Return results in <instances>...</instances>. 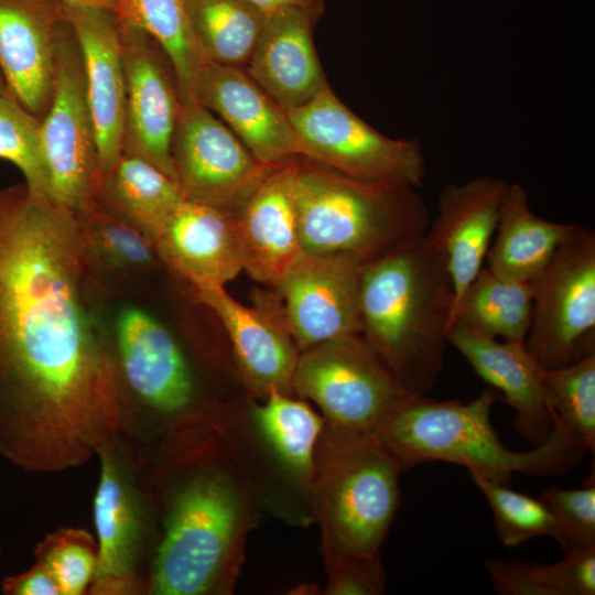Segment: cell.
I'll return each instance as SVG.
<instances>
[{"label":"cell","mask_w":595,"mask_h":595,"mask_svg":"<svg viewBox=\"0 0 595 595\" xmlns=\"http://www.w3.org/2000/svg\"><path fill=\"white\" fill-rule=\"evenodd\" d=\"M91 274L75 212L25 183L0 191V455L24 470L78 467L122 423Z\"/></svg>","instance_id":"6da1fadb"},{"label":"cell","mask_w":595,"mask_h":595,"mask_svg":"<svg viewBox=\"0 0 595 595\" xmlns=\"http://www.w3.org/2000/svg\"><path fill=\"white\" fill-rule=\"evenodd\" d=\"M453 305L446 258L425 234L363 267L361 335L412 393L442 371Z\"/></svg>","instance_id":"7a4b0ae2"},{"label":"cell","mask_w":595,"mask_h":595,"mask_svg":"<svg viewBox=\"0 0 595 595\" xmlns=\"http://www.w3.org/2000/svg\"><path fill=\"white\" fill-rule=\"evenodd\" d=\"M497 400L500 394L490 388L467 403L414 394L390 418L379 439L402 469L440 461L504 484H509L513 473L558 476L584 456L586 451L554 418L549 436L533 450L506 447L490 422Z\"/></svg>","instance_id":"3957f363"},{"label":"cell","mask_w":595,"mask_h":595,"mask_svg":"<svg viewBox=\"0 0 595 595\" xmlns=\"http://www.w3.org/2000/svg\"><path fill=\"white\" fill-rule=\"evenodd\" d=\"M294 201L304 253L347 252L365 263L424 235L428 206L415 187L350 178L299 158Z\"/></svg>","instance_id":"277c9868"},{"label":"cell","mask_w":595,"mask_h":595,"mask_svg":"<svg viewBox=\"0 0 595 595\" xmlns=\"http://www.w3.org/2000/svg\"><path fill=\"white\" fill-rule=\"evenodd\" d=\"M313 476L331 560L376 555L397 513L399 461L374 435L327 425Z\"/></svg>","instance_id":"5b68a950"},{"label":"cell","mask_w":595,"mask_h":595,"mask_svg":"<svg viewBox=\"0 0 595 595\" xmlns=\"http://www.w3.org/2000/svg\"><path fill=\"white\" fill-rule=\"evenodd\" d=\"M241 504L218 473L188 480L171 506L150 581L155 595H201L219 583L236 554Z\"/></svg>","instance_id":"8992f818"},{"label":"cell","mask_w":595,"mask_h":595,"mask_svg":"<svg viewBox=\"0 0 595 595\" xmlns=\"http://www.w3.org/2000/svg\"><path fill=\"white\" fill-rule=\"evenodd\" d=\"M292 388L313 400L328 424L377 437L415 394L400 383L361 335L302 350Z\"/></svg>","instance_id":"52a82bcc"},{"label":"cell","mask_w":595,"mask_h":595,"mask_svg":"<svg viewBox=\"0 0 595 595\" xmlns=\"http://www.w3.org/2000/svg\"><path fill=\"white\" fill-rule=\"evenodd\" d=\"M286 115L302 158L363 182L423 185L426 161L420 142L382 134L348 108L329 85Z\"/></svg>","instance_id":"ba28073f"},{"label":"cell","mask_w":595,"mask_h":595,"mask_svg":"<svg viewBox=\"0 0 595 595\" xmlns=\"http://www.w3.org/2000/svg\"><path fill=\"white\" fill-rule=\"evenodd\" d=\"M533 314L526 348L544 369L595 354V232L578 225L531 282Z\"/></svg>","instance_id":"9c48e42d"},{"label":"cell","mask_w":595,"mask_h":595,"mask_svg":"<svg viewBox=\"0 0 595 595\" xmlns=\"http://www.w3.org/2000/svg\"><path fill=\"white\" fill-rule=\"evenodd\" d=\"M41 145L46 196L73 212L93 201L101 173L82 57L68 23L57 31L53 94L41 119Z\"/></svg>","instance_id":"30bf717a"},{"label":"cell","mask_w":595,"mask_h":595,"mask_svg":"<svg viewBox=\"0 0 595 595\" xmlns=\"http://www.w3.org/2000/svg\"><path fill=\"white\" fill-rule=\"evenodd\" d=\"M171 155L184 199L235 216L274 169L260 163L198 102L181 106Z\"/></svg>","instance_id":"8fae6325"},{"label":"cell","mask_w":595,"mask_h":595,"mask_svg":"<svg viewBox=\"0 0 595 595\" xmlns=\"http://www.w3.org/2000/svg\"><path fill=\"white\" fill-rule=\"evenodd\" d=\"M365 262L347 252L302 253L273 285L279 321L296 348L361 335L359 290Z\"/></svg>","instance_id":"7c38bea8"},{"label":"cell","mask_w":595,"mask_h":595,"mask_svg":"<svg viewBox=\"0 0 595 595\" xmlns=\"http://www.w3.org/2000/svg\"><path fill=\"white\" fill-rule=\"evenodd\" d=\"M119 20L126 71L122 152L144 158L176 182L171 144L182 104L174 74L144 31Z\"/></svg>","instance_id":"4fadbf2b"},{"label":"cell","mask_w":595,"mask_h":595,"mask_svg":"<svg viewBox=\"0 0 595 595\" xmlns=\"http://www.w3.org/2000/svg\"><path fill=\"white\" fill-rule=\"evenodd\" d=\"M79 48L101 177L123 150L126 71L119 17L106 10L63 7Z\"/></svg>","instance_id":"5bb4252c"},{"label":"cell","mask_w":595,"mask_h":595,"mask_svg":"<svg viewBox=\"0 0 595 595\" xmlns=\"http://www.w3.org/2000/svg\"><path fill=\"white\" fill-rule=\"evenodd\" d=\"M194 100L217 115L260 163L278 167L302 158L286 112L245 67L206 62Z\"/></svg>","instance_id":"9a60e30c"},{"label":"cell","mask_w":595,"mask_h":595,"mask_svg":"<svg viewBox=\"0 0 595 595\" xmlns=\"http://www.w3.org/2000/svg\"><path fill=\"white\" fill-rule=\"evenodd\" d=\"M99 483L94 499L97 566L91 593L132 594L138 589L136 566L143 539L144 511L127 468L110 441L97 452Z\"/></svg>","instance_id":"2e32d148"},{"label":"cell","mask_w":595,"mask_h":595,"mask_svg":"<svg viewBox=\"0 0 595 595\" xmlns=\"http://www.w3.org/2000/svg\"><path fill=\"white\" fill-rule=\"evenodd\" d=\"M323 11L283 8L267 14L245 66L285 112L306 105L328 86L313 42V28Z\"/></svg>","instance_id":"e0dca14e"},{"label":"cell","mask_w":595,"mask_h":595,"mask_svg":"<svg viewBox=\"0 0 595 595\" xmlns=\"http://www.w3.org/2000/svg\"><path fill=\"white\" fill-rule=\"evenodd\" d=\"M507 185L505 180L482 175L448 184L439 196L437 213L425 235L446 258L454 305L483 268Z\"/></svg>","instance_id":"ac0fdd59"},{"label":"cell","mask_w":595,"mask_h":595,"mask_svg":"<svg viewBox=\"0 0 595 595\" xmlns=\"http://www.w3.org/2000/svg\"><path fill=\"white\" fill-rule=\"evenodd\" d=\"M156 256L192 286H225L244 270L235 215L183 199L153 239Z\"/></svg>","instance_id":"d6986e66"},{"label":"cell","mask_w":595,"mask_h":595,"mask_svg":"<svg viewBox=\"0 0 595 595\" xmlns=\"http://www.w3.org/2000/svg\"><path fill=\"white\" fill-rule=\"evenodd\" d=\"M447 344L516 411L515 430L534 446L549 436L553 419L542 383V368L523 343L499 342L453 321Z\"/></svg>","instance_id":"ffe728a7"},{"label":"cell","mask_w":595,"mask_h":595,"mask_svg":"<svg viewBox=\"0 0 595 595\" xmlns=\"http://www.w3.org/2000/svg\"><path fill=\"white\" fill-rule=\"evenodd\" d=\"M296 161L274 167L235 216L244 270L270 285L303 253L294 201Z\"/></svg>","instance_id":"44dd1931"},{"label":"cell","mask_w":595,"mask_h":595,"mask_svg":"<svg viewBox=\"0 0 595 595\" xmlns=\"http://www.w3.org/2000/svg\"><path fill=\"white\" fill-rule=\"evenodd\" d=\"M55 22L42 0H0V71L8 91L41 119L53 94Z\"/></svg>","instance_id":"7402d4cb"},{"label":"cell","mask_w":595,"mask_h":595,"mask_svg":"<svg viewBox=\"0 0 595 595\" xmlns=\"http://www.w3.org/2000/svg\"><path fill=\"white\" fill-rule=\"evenodd\" d=\"M116 336L122 372L141 399L163 412H176L190 403V369L159 321L141 309L126 307L117 317Z\"/></svg>","instance_id":"603a6c76"},{"label":"cell","mask_w":595,"mask_h":595,"mask_svg":"<svg viewBox=\"0 0 595 595\" xmlns=\"http://www.w3.org/2000/svg\"><path fill=\"white\" fill-rule=\"evenodd\" d=\"M195 298L209 307L225 327L237 361L247 379L266 396L292 388L299 354L278 318L235 300L221 285L192 286Z\"/></svg>","instance_id":"cb8c5ba5"},{"label":"cell","mask_w":595,"mask_h":595,"mask_svg":"<svg viewBox=\"0 0 595 595\" xmlns=\"http://www.w3.org/2000/svg\"><path fill=\"white\" fill-rule=\"evenodd\" d=\"M576 226L536 215L527 191L518 183H508L485 259L487 268L509 280L531 282Z\"/></svg>","instance_id":"d4e9b609"},{"label":"cell","mask_w":595,"mask_h":595,"mask_svg":"<svg viewBox=\"0 0 595 595\" xmlns=\"http://www.w3.org/2000/svg\"><path fill=\"white\" fill-rule=\"evenodd\" d=\"M96 198L153 242L162 224L184 199L177 183L144 158L122 152L101 177Z\"/></svg>","instance_id":"484cf974"},{"label":"cell","mask_w":595,"mask_h":595,"mask_svg":"<svg viewBox=\"0 0 595 595\" xmlns=\"http://www.w3.org/2000/svg\"><path fill=\"white\" fill-rule=\"evenodd\" d=\"M532 314L530 282L509 280L483 267L456 301L452 322L491 338L523 343Z\"/></svg>","instance_id":"4316f807"},{"label":"cell","mask_w":595,"mask_h":595,"mask_svg":"<svg viewBox=\"0 0 595 595\" xmlns=\"http://www.w3.org/2000/svg\"><path fill=\"white\" fill-rule=\"evenodd\" d=\"M119 18L144 31L174 74L182 105L195 102L194 89L206 63L192 32L187 0H122Z\"/></svg>","instance_id":"83f0119b"},{"label":"cell","mask_w":595,"mask_h":595,"mask_svg":"<svg viewBox=\"0 0 595 595\" xmlns=\"http://www.w3.org/2000/svg\"><path fill=\"white\" fill-rule=\"evenodd\" d=\"M195 42L206 62L245 67L267 14L248 0H187Z\"/></svg>","instance_id":"f1b7e54d"},{"label":"cell","mask_w":595,"mask_h":595,"mask_svg":"<svg viewBox=\"0 0 595 595\" xmlns=\"http://www.w3.org/2000/svg\"><path fill=\"white\" fill-rule=\"evenodd\" d=\"M485 566L500 595L595 594V547L565 552L553 564L487 559Z\"/></svg>","instance_id":"f546056e"},{"label":"cell","mask_w":595,"mask_h":595,"mask_svg":"<svg viewBox=\"0 0 595 595\" xmlns=\"http://www.w3.org/2000/svg\"><path fill=\"white\" fill-rule=\"evenodd\" d=\"M255 419L272 450L293 473L312 479L323 419L305 402L272 390Z\"/></svg>","instance_id":"4dcf8cb0"},{"label":"cell","mask_w":595,"mask_h":595,"mask_svg":"<svg viewBox=\"0 0 595 595\" xmlns=\"http://www.w3.org/2000/svg\"><path fill=\"white\" fill-rule=\"evenodd\" d=\"M75 213L93 270L95 267L110 271L138 270L154 261L152 240L96 197Z\"/></svg>","instance_id":"1f68e13d"},{"label":"cell","mask_w":595,"mask_h":595,"mask_svg":"<svg viewBox=\"0 0 595 595\" xmlns=\"http://www.w3.org/2000/svg\"><path fill=\"white\" fill-rule=\"evenodd\" d=\"M548 405L565 434L586 452L595 450V354L558 369H542Z\"/></svg>","instance_id":"d6a6232c"},{"label":"cell","mask_w":595,"mask_h":595,"mask_svg":"<svg viewBox=\"0 0 595 595\" xmlns=\"http://www.w3.org/2000/svg\"><path fill=\"white\" fill-rule=\"evenodd\" d=\"M491 508L499 541L507 548L522 545L529 540L549 536L555 538V520L547 505L508 487V484L469 474Z\"/></svg>","instance_id":"836d02e7"},{"label":"cell","mask_w":595,"mask_h":595,"mask_svg":"<svg viewBox=\"0 0 595 595\" xmlns=\"http://www.w3.org/2000/svg\"><path fill=\"white\" fill-rule=\"evenodd\" d=\"M0 159L18 166L28 187L46 196L41 118L26 110L8 90L0 95Z\"/></svg>","instance_id":"e575fe53"},{"label":"cell","mask_w":595,"mask_h":595,"mask_svg":"<svg viewBox=\"0 0 595 595\" xmlns=\"http://www.w3.org/2000/svg\"><path fill=\"white\" fill-rule=\"evenodd\" d=\"M98 548L91 534L67 528L50 533L37 544L36 562L55 578L61 595L85 593L95 575Z\"/></svg>","instance_id":"d590c367"},{"label":"cell","mask_w":595,"mask_h":595,"mask_svg":"<svg viewBox=\"0 0 595 595\" xmlns=\"http://www.w3.org/2000/svg\"><path fill=\"white\" fill-rule=\"evenodd\" d=\"M539 498L550 509L556 527L554 540L564 552L595 547V482L580 488L545 487Z\"/></svg>","instance_id":"8d00e7d4"},{"label":"cell","mask_w":595,"mask_h":595,"mask_svg":"<svg viewBox=\"0 0 595 595\" xmlns=\"http://www.w3.org/2000/svg\"><path fill=\"white\" fill-rule=\"evenodd\" d=\"M328 594L375 595L385 592L386 575L376 555H346L331 560Z\"/></svg>","instance_id":"74e56055"},{"label":"cell","mask_w":595,"mask_h":595,"mask_svg":"<svg viewBox=\"0 0 595 595\" xmlns=\"http://www.w3.org/2000/svg\"><path fill=\"white\" fill-rule=\"evenodd\" d=\"M2 589L9 595H61L55 578L39 562L24 573L7 577Z\"/></svg>","instance_id":"f35d334b"},{"label":"cell","mask_w":595,"mask_h":595,"mask_svg":"<svg viewBox=\"0 0 595 595\" xmlns=\"http://www.w3.org/2000/svg\"><path fill=\"white\" fill-rule=\"evenodd\" d=\"M263 13L269 14L283 8L324 10V0H248Z\"/></svg>","instance_id":"ab89813d"},{"label":"cell","mask_w":595,"mask_h":595,"mask_svg":"<svg viewBox=\"0 0 595 595\" xmlns=\"http://www.w3.org/2000/svg\"><path fill=\"white\" fill-rule=\"evenodd\" d=\"M63 7L106 10L120 15L122 0H58Z\"/></svg>","instance_id":"60d3db41"},{"label":"cell","mask_w":595,"mask_h":595,"mask_svg":"<svg viewBox=\"0 0 595 595\" xmlns=\"http://www.w3.org/2000/svg\"><path fill=\"white\" fill-rule=\"evenodd\" d=\"M7 90H8V88H7L4 78H3V76H2V73H1V71H0V95H2L3 93H6Z\"/></svg>","instance_id":"b9f144b4"}]
</instances>
